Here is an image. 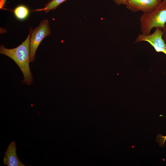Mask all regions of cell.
<instances>
[{
    "label": "cell",
    "instance_id": "cell-1",
    "mask_svg": "<svg viewBox=\"0 0 166 166\" xmlns=\"http://www.w3.org/2000/svg\"><path fill=\"white\" fill-rule=\"evenodd\" d=\"M32 32V29H30L26 39L16 48L8 49L3 45H1L0 47V53L12 59L20 68L24 76L22 82L28 85H30L33 81L29 67L30 42Z\"/></svg>",
    "mask_w": 166,
    "mask_h": 166
},
{
    "label": "cell",
    "instance_id": "cell-2",
    "mask_svg": "<svg viewBox=\"0 0 166 166\" xmlns=\"http://www.w3.org/2000/svg\"><path fill=\"white\" fill-rule=\"evenodd\" d=\"M141 34H150L154 28L163 30L166 24V0H163L153 11L148 13H143L140 18Z\"/></svg>",
    "mask_w": 166,
    "mask_h": 166
},
{
    "label": "cell",
    "instance_id": "cell-3",
    "mask_svg": "<svg viewBox=\"0 0 166 166\" xmlns=\"http://www.w3.org/2000/svg\"><path fill=\"white\" fill-rule=\"evenodd\" d=\"M51 33L49 22L46 19L42 21L38 26L32 31L30 42V62L34 61L36 51L40 44Z\"/></svg>",
    "mask_w": 166,
    "mask_h": 166
},
{
    "label": "cell",
    "instance_id": "cell-4",
    "mask_svg": "<svg viewBox=\"0 0 166 166\" xmlns=\"http://www.w3.org/2000/svg\"><path fill=\"white\" fill-rule=\"evenodd\" d=\"M163 34L162 29L156 28L154 32L152 34H139L136 38L134 43L147 42L153 47L157 52H162L166 55V44L163 38Z\"/></svg>",
    "mask_w": 166,
    "mask_h": 166
},
{
    "label": "cell",
    "instance_id": "cell-5",
    "mask_svg": "<svg viewBox=\"0 0 166 166\" xmlns=\"http://www.w3.org/2000/svg\"><path fill=\"white\" fill-rule=\"evenodd\" d=\"M162 0H128L126 5L128 10L134 12L141 11L149 13L154 10Z\"/></svg>",
    "mask_w": 166,
    "mask_h": 166
},
{
    "label": "cell",
    "instance_id": "cell-6",
    "mask_svg": "<svg viewBox=\"0 0 166 166\" xmlns=\"http://www.w3.org/2000/svg\"><path fill=\"white\" fill-rule=\"evenodd\" d=\"M3 163L8 166H25L16 154V142L13 141L7 147L4 157Z\"/></svg>",
    "mask_w": 166,
    "mask_h": 166
},
{
    "label": "cell",
    "instance_id": "cell-7",
    "mask_svg": "<svg viewBox=\"0 0 166 166\" xmlns=\"http://www.w3.org/2000/svg\"><path fill=\"white\" fill-rule=\"evenodd\" d=\"M30 11L28 7L24 5L17 6L14 10V13L15 17L18 19L23 20L28 16Z\"/></svg>",
    "mask_w": 166,
    "mask_h": 166
},
{
    "label": "cell",
    "instance_id": "cell-8",
    "mask_svg": "<svg viewBox=\"0 0 166 166\" xmlns=\"http://www.w3.org/2000/svg\"><path fill=\"white\" fill-rule=\"evenodd\" d=\"M67 0H51L47 3L44 7L38 10H43L45 13L50 10L56 9L61 4Z\"/></svg>",
    "mask_w": 166,
    "mask_h": 166
},
{
    "label": "cell",
    "instance_id": "cell-9",
    "mask_svg": "<svg viewBox=\"0 0 166 166\" xmlns=\"http://www.w3.org/2000/svg\"><path fill=\"white\" fill-rule=\"evenodd\" d=\"M156 141L158 142L160 147H164L166 140V136H163L160 134H158L156 139Z\"/></svg>",
    "mask_w": 166,
    "mask_h": 166
},
{
    "label": "cell",
    "instance_id": "cell-10",
    "mask_svg": "<svg viewBox=\"0 0 166 166\" xmlns=\"http://www.w3.org/2000/svg\"><path fill=\"white\" fill-rule=\"evenodd\" d=\"M128 0H113V2L117 5L120 6L122 5H126Z\"/></svg>",
    "mask_w": 166,
    "mask_h": 166
},
{
    "label": "cell",
    "instance_id": "cell-11",
    "mask_svg": "<svg viewBox=\"0 0 166 166\" xmlns=\"http://www.w3.org/2000/svg\"><path fill=\"white\" fill-rule=\"evenodd\" d=\"M162 31L163 32V38L166 44V24L164 28L162 30Z\"/></svg>",
    "mask_w": 166,
    "mask_h": 166
},
{
    "label": "cell",
    "instance_id": "cell-12",
    "mask_svg": "<svg viewBox=\"0 0 166 166\" xmlns=\"http://www.w3.org/2000/svg\"><path fill=\"white\" fill-rule=\"evenodd\" d=\"M7 0H0V8L4 7L5 5L6 2Z\"/></svg>",
    "mask_w": 166,
    "mask_h": 166
}]
</instances>
